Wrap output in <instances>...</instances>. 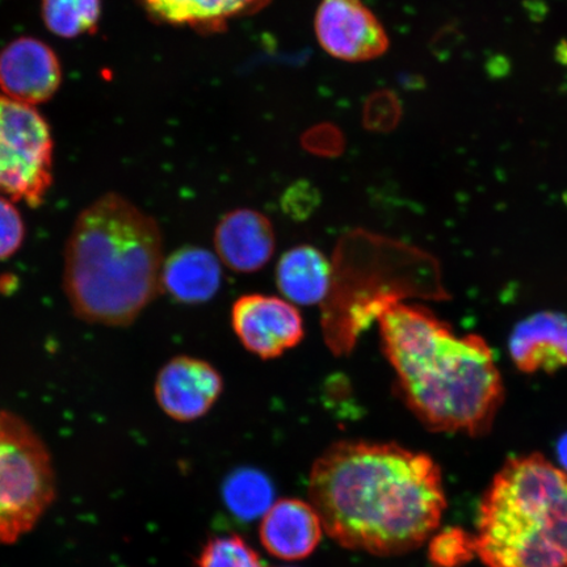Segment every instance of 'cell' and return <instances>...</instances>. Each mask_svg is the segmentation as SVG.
Segmentation results:
<instances>
[{
  "mask_svg": "<svg viewBox=\"0 0 567 567\" xmlns=\"http://www.w3.org/2000/svg\"><path fill=\"white\" fill-rule=\"evenodd\" d=\"M231 322L240 343L260 359H275L301 343L300 311L275 296L246 295L234 303Z\"/></svg>",
  "mask_w": 567,
  "mask_h": 567,
  "instance_id": "8",
  "label": "cell"
},
{
  "mask_svg": "<svg viewBox=\"0 0 567 567\" xmlns=\"http://www.w3.org/2000/svg\"><path fill=\"white\" fill-rule=\"evenodd\" d=\"M157 221L118 194L78 215L63 254V289L82 321L125 328L162 293Z\"/></svg>",
  "mask_w": 567,
  "mask_h": 567,
  "instance_id": "3",
  "label": "cell"
},
{
  "mask_svg": "<svg viewBox=\"0 0 567 567\" xmlns=\"http://www.w3.org/2000/svg\"><path fill=\"white\" fill-rule=\"evenodd\" d=\"M154 18L200 32H221L231 18L259 11L269 0H144Z\"/></svg>",
  "mask_w": 567,
  "mask_h": 567,
  "instance_id": "16",
  "label": "cell"
},
{
  "mask_svg": "<svg viewBox=\"0 0 567 567\" xmlns=\"http://www.w3.org/2000/svg\"><path fill=\"white\" fill-rule=\"evenodd\" d=\"M42 17L53 33L73 39L95 31L101 17V0H44Z\"/></svg>",
  "mask_w": 567,
  "mask_h": 567,
  "instance_id": "18",
  "label": "cell"
},
{
  "mask_svg": "<svg viewBox=\"0 0 567 567\" xmlns=\"http://www.w3.org/2000/svg\"><path fill=\"white\" fill-rule=\"evenodd\" d=\"M223 495L230 513L247 522L264 517L275 503L272 482L252 467L233 472L224 482Z\"/></svg>",
  "mask_w": 567,
  "mask_h": 567,
  "instance_id": "17",
  "label": "cell"
},
{
  "mask_svg": "<svg viewBox=\"0 0 567 567\" xmlns=\"http://www.w3.org/2000/svg\"><path fill=\"white\" fill-rule=\"evenodd\" d=\"M25 239V224L16 203L0 196V260L16 255Z\"/></svg>",
  "mask_w": 567,
  "mask_h": 567,
  "instance_id": "22",
  "label": "cell"
},
{
  "mask_svg": "<svg viewBox=\"0 0 567 567\" xmlns=\"http://www.w3.org/2000/svg\"><path fill=\"white\" fill-rule=\"evenodd\" d=\"M308 491L332 540L380 557L422 547L446 508L434 458L395 443L332 444L311 466Z\"/></svg>",
  "mask_w": 567,
  "mask_h": 567,
  "instance_id": "1",
  "label": "cell"
},
{
  "mask_svg": "<svg viewBox=\"0 0 567 567\" xmlns=\"http://www.w3.org/2000/svg\"><path fill=\"white\" fill-rule=\"evenodd\" d=\"M197 567H266L257 550L237 535L212 538L205 545Z\"/></svg>",
  "mask_w": 567,
  "mask_h": 567,
  "instance_id": "19",
  "label": "cell"
},
{
  "mask_svg": "<svg viewBox=\"0 0 567 567\" xmlns=\"http://www.w3.org/2000/svg\"><path fill=\"white\" fill-rule=\"evenodd\" d=\"M332 268L321 250L309 245L290 248L276 267V284L287 301L297 305L322 303L331 292Z\"/></svg>",
  "mask_w": 567,
  "mask_h": 567,
  "instance_id": "15",
  "label": "cell"
},
{
  "mask_svg": "<svg viewBox=\"0 0 567 567\" xmlns=\"http://www.w3.org/2000/svg\"><path fill=\"white\" fill-rule=\"evenodd\" d=\"M286 567H289V566H286Z\"/></svg>",
  "mask_w": 567,
  "mask_h": 567,
  "instance_id": "25",
  "label": "cell"
},
{
  "mask_svg": "<svg viewBox=\"0 0 567 567\" xmlns=\"http://www.w3.org/2000/svg\"><path fill=\"white\" fill-rule=\"evenodd\" d=\"M223 284V269L215 254L196 246L181 248L163 261L161 286L176 301L207 302Z\"/></svg>",
  "mask_w": 567,
  "mask_h": 567,
  "instance_id": "14",
  "label": "cell"
},
{
  "mask_svg": "<svg viewBox=\"0 0 567 567\" xmlns=\"http://www.w3.org/2000/svg\"><path fill=\"white\" fill-rule=\"evenodd\" d=\"M53 183V140L32 105L0 95V196L32 208Z\"/></svg>",
  "mask_w": 567,
  "mask_h": 567,
  "instance_id": "6",
  "label": "cell"
},
{
  "mask_svg": "<svg viewBox=\"0 0 567 567\" xmlns=\"http://www.w3.org/2000/svg\"><path fill=\"white\" fill-rule=\"evenodd\" d=\"M509 357L524 373L556 372L567 367V316L542 311L523 319L508 339Z\"/></svg>",
  "mask_w": 567,
  "mask_h": 567,
  "instance_id": "13",
  "label": "cell"
},
{
  "mask_svg": "<svg viewBox=\"0 0 567 567\" xmlns=\"http://www.w3.org/2000/svg\"><path fill=\"white\" fill-rule=\"evenodd\" d=\"M429 542V558L436 567H460L476 557L473 535L457 527L439 532Z\"/></svg>",
  "mask_w": 567,
  "mask_h": 567,
  "instance_id": "20",
  "label": "cell"
},
{
  "mask_svg": "<svg viewBox=\"0 0 567 567\" xmlns=\"http://www.w3.org/2000/svg\"><path fill=\"white\" fill-rule=\"evenodd\" d=\"M402 106L393 91L380 90L367 99L363 123L373 132H390L400 124Z\"/></svg>",
  "mask_w": 567,
  "mask_h": 567,
  "instance_id": "21",
  "label": "cell"
},
{
  "mask_svg": "<svg viewBox=\"0 0 567 567\" xmlns=\"http://www.w3.org/2000/svg\"><path fill=\"white\" fill-rule=\"evenodd\" d=\"M303 144L317 154L334 155L342 151L344 138L338 126L319 124L305 133Z\"/></svg>",
  "mask_w": 567,
  "mask_h": 567,
  "instance_id": "23",
  "label": "cell"
},
{
  "mask_svg": "<svg viewBox=\"0 0 567 567\" xmlns=\"http://www.w3.org/2000/svg\"><path fill=\"white\" fill-rule=\"evenodd\" d=\"M51 456L31 425L0 410V544L30 532L52 505Z\"/></svg>",
  "mask_w": 567,
  "mask_h": 567,
  "instance_id": "5",
  "label": "cell"
},
{
  "mask_svg": "<svg viewBox=\"0 0 567 567\" xmlns=\"http://www.w3.org/2000/svg\"><path fill=\"white\" fill-rule=\"evenodd\" d=\"M379 322L396 390L425 427L473 437L492 430L505 386L484 338L456 334L421 305L395 303Z\"/></svg>",
  "mask_w": 567,
  "mask_h": 567,
  "instance_id": "2",
  "label": "cell"
},
{
  "mask_svg": "<svg viewBox=\"0 0 567 567\" xmlns=\"http://www.w3.org/2000/svg\"><path fill=\"white\" fill-rule=\"evenodd\" d=\"M61 66L44 42L24 38L0 53V91L28 105L49 101L61 84Z\"/></svg>",
  "mask_w": 567,
  "mask_h": 567,
  "instance_id": "10",
  "label": "cell"
},
{
  "mask_svg": "<svg viewBox=\"0 0 567 567\" xmlns=\"http://www.w3.org/2000/svg\"><path fill=\"white\" fill-rule=\"evenodd\" d=\"M215 246L218 259L234 272H257L274 257V226L258 210H233L218 224Z\"/></svg>",
  "mask_w": 567,
  "mask_h": 567,
  "instance_id": "11",
  "label": "cell"
},
{
  "mask_svg": "<svg viewBox=\"0 0 567 567\" xmlns=\"http://www.w3.org/2000/svg\"><path fill=\"white\" fill-rule=\"evenodd\" d=\"M316 35L326 53L346 62L380 59L390 45L384 25L363 0H322Z\"/></svg>",
  "mask_w": 567,
  "mask_h": 567,
  "instance_id": "7",
  "label": "cell"
},
{
  "mask_svg": "<svg viewBox=\"0 0 567 567\" xmlns=\"http://www.w3.org/2000/svg\"><path fill=\"white\" fill-rule=\"evenodd\" d=\"M323 526L310 502L281 499L274 503L261 520L259 536L269 555L284 561H300L322 540Z\"/></svg>",
  "mask_w": 567,
  "mask_h": 567,
  "instance_id": "12",
  "label": "cell"
},
{
  "mask_svg": "<svg viewBox=\"0 0 567 567\" xmlns=\"http://www.w3.org/2000/svg\"><path fill=\"white\" fill-rule=\"evenodd\" d=\"M223 389L221 374L207 361L176 357L159 371L155 399L172 420L194 422L215 406Z\"/></svg>",
  "mask_w": 567,
  "mask_h": 567,
  "instance_id": "9",
  "label": "cell"
},
{
  "mask_svg": "<svg viewBox=\"0 0 567 567\" xmlns=\"http://www.w3.org/2000/svg\"><path fill=\"white\" fill-rule=\"evenodd\" d=\"M557 455L559 463H561V470L567 473V434H565L561 439H559L557 445Z\"/></svg>",
  "mask_w": 567,
  "mask_h": 567,
  "instance_id": "24",
  "label": "cell"
},
{
  "mask_svg": "<svg viewBox=\"0 0 567 567\" xmlns=\"http://www.w3.org/2000/svg\"><path fill=\"white\" fill-rule=\"evenodd\" d=\"M473 537L486 567H567V473L540 453L507 460L482 496Z\"/></svg>",
  "mask_w": 567,
  "mask_h": 567,
  "instance_id": "4",
  "label": "cell"
}]
</instances>
